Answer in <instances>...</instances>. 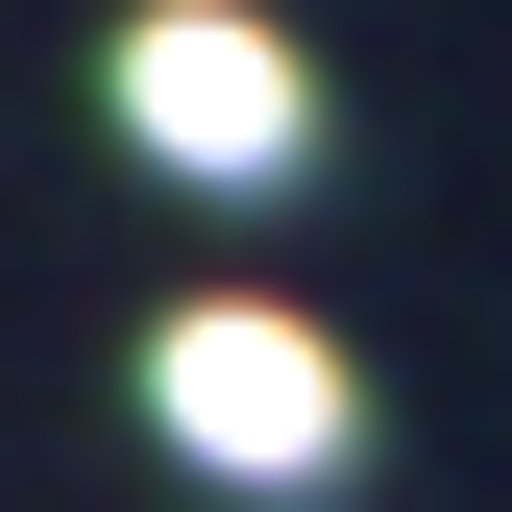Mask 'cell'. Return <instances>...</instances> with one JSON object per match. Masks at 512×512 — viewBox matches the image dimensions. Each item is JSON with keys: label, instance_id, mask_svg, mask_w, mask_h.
<instances>
[{"label": "cell", "instance_id": "6da1fadb", "mask_svg": "<svg viewBox=\"0 0 512 512\" xmlns=\"http://www.w3.org/2000/svg\"><path fill=\"white\" fill-rule=\"evenodd\" d=\"M147 439H171L196 488H269V512H293V488L366 464V366L317 342L293 293H196V317H147Z\"/></svg>", "mask_w": 512, "mask_h": 512}, {"label": "cell", "instance_id": "7a4b0ae2", "mask_svg": "<svg viewBox=\"0 0 512 512\" xmlns=\"http://www.w3.org/2000/svg\"><path fill=\"white\" fill-rule=\"evenodd\" d=\"M122 147L196 171V196H293V171H317L293 25H244V0H147V25H122Z\"/></svg>", "mask_w": 512, "mask_h": 512}]
</instances>
